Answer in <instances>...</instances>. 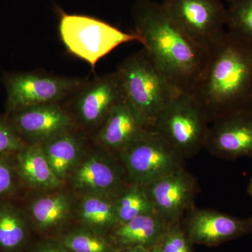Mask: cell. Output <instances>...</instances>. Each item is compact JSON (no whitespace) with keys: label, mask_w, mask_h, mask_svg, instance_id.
Listing matches in <instances>:
<instances>
[{"label":"cell","mask_w":252,"mask_h":252,"mask_svg":"<svg viewBox=\"0 0 252 252\" xmlns=\"http://www.w3.org/2000/svg\"><path fill=\"white\" fill-rule=\"evenodd\" d=\"M191 96L210 123L252 112V41L226 30L207 53Z\"/></svg>","instance_id":"cell-1"},{"label":"cell","mask_w":252,"mask_h":252,"mask_svg":"<svg viewBox=\"0 0 252 252\" xmlns=\"http://www.w3.org/2000/svg\"><path fill=\"white\" fill-rule=\"evenodd\" d=\"M132 17L144 49L179 94L191 95L205 69L207 53L180 29L161 2L137 0Z\"/></svg>","instance_id":"cell-2"},{"label":"cell","mask_w":252,"mask_h":252,"mask_svg":"<svg viewBox=\"0 0 252 252\" xmlns=\"http://www.w3.org/2000/svg\"><path fill=\"white\" fill-rule=\"evenodd\" d=\"M116 72L124 97L153 129L162 109L180 94L144 48L119 63Z\"/></svg>","instance_id":"cell-3"},{"label":"cell","mask_w":252,"mask_h":252,"mask_svg":"<svg viewBox=\"0 0 252 252\" xmlns=\"http://www.w3.org/2000/svg\"><path fill=\"white\" fill-rule=\"evenodd\" d=\"M59 34L68 52L85 61L93 69L99 60L121 44L140 42V36L135 32H125L102 20L86 15H61Z\"/></svg>","instance_id":"cell-4"},{"label":"cell","mask_w":252,"mask_h":252,"mask_svg":"<svg viewBox=\"0 0 252 252\" xmlns=\"http://www.w3.org/2000/svg\"><path fill=\"white\" fill-rule=\"evenodd\" d=\"M119 155L130 183L145 187L185 167V158L153 129L144 132Z\"/></svg>","instance_id":"cell-5"},{"label":"cell","mask_w":252,"mask_h":252,"mask_svg":"<svg viewBox=\"0 0 252 252\" xmlns=\"http://www.w3.org/2000/svg\"><path fill=\"white\" fill-rule=\"evenodd\" d=\"M209 124L191 95L179 94L160 113L153 130L184 157L190 158L205 147Z\"/></svg>","instance_id":"cell-6"},{"label":"cell","mask_w":252,"mask_h":252,"mask_svg":"<svg viewBox=\"0 0 252 252\" xmlns=\"http://www.w3.org/2000/svg\"><path fill=\"white\" fill-rule=\"evenodd\" d=\"M6 91L5 114L18 109L64 102L84 80L39 72H5L1 77Z\"/></svg>","instance_id":"cell-7"},{"label":"cell","mask_w":252,"mask_h":252,"mask_svg":"<svg viewBox=\"0 0 252 252\" xmlns=\"http://www.w3.org/2000/svg\"><path fill=\"white\" fill-rule=\"evenodd\" d=\"M161 3L180 29L206 53L226 31L227 8L222 0H162Z\"/></svg>","instance_id":"cell-8"},{"label":"cell","mask_w":252,"mask_h":252,"mask_svg":"<svg viewBox=\"0 0 252 252\" xmlns=\"http://www.w3.org/2000/svg\"><path fill=\"white\" fill-rule=\"evenodd\" d=\"M124 98L120 79L115 71L84 81L61 104L73 124L77 122L88 128L97 127L98 130L111 111Z\"/></svg>","instance_id":"cell-9"},{"label":"cell","mask_w":252,"mask_h":252,"mask_svg":"<svg viewBox=\"0 0 252 252\" xmlns=\"http://www.w3.org/2000/svg\"><path fill=\"white\" fill-rule=\"evenodd\" d=\"M182 228L192 244L217 246L252 232V220L192 207Z\"/></svg>","instance_id":"cell-10"},{"label":"cell","mask_w":252,"mask_h":252,"mask_svg":"<svg viewBox=\"0 0 252 252\" xmlns=\"http://www.w3.org/2000/svg\"><path fill=\"white\" fill-rule=\"evenodd\" d=\"M156 212L169 224L181 222L193 207L198 192L196 180L185 167L146 186Z\"/></svg>","instance_id":"cell-11"},{"label":"cell","mask_w":252,"mask_h":252,"mask_svg":"<svg viewBox=\"0 0 252 252\" xmlns=\"http://www.w3.org/2000/svg\"><path fill=\"white\" fill-rule=\"evenodd\" d=\"M6 114L23 142L31 145L44 143L74 126L60 103L31 106Z\"/></svg>","instance_id":"cell-12"},{"label":"cell","mask_w":252,"mask_h":252,"mask_svg":"<svg viewBox=\"0 0 252 252\" xmlns=\"http://www.w3.org/2000/svg\"><path fill=\"white\" fill-rule=\"evenodd\" d=\"M205 147L228 160L252 157V112L220 118L209 127Z\"/></svg>","instance_id":"cell-13"},{"label":"cell","mask_w":252,"mask_h":252,"mask_svg":"<svg viewBox=\"0 0 252 252\" xmlns=\"http://www.w3.org/2000/svg\"><path fill=\"white\" fill-rule=\"evenodd\" d=\"M149 129L145 121L124 97L109 113L95 139L103 148L119 154Z\"/></svg>","instance_id":"cell-14"},{"label":"cell","mask_w":252,"mask_h":252,"mask_svg":"<svg viewBox=\"0 0 252 252\" xmlns=\"http://www.w3.org/2000/svg\"><path fill=\"white\" fill-rule=\"evenodd\" d=\"M73 182L78 189L113 200L126 188L119 167L110 160L99 157L91 158L81 163L74 172Z\"/></svg>","instance_id":"cell-15"},{"label":"cell","mask_w":252,"mask_h":252,"mask_svg":"<svg viewBox=\"0 0 252 252\" xmlns=\"http://www.w3.org/2000/svg\"><path fill=\"white\" fill-rule=\"evenodd\" d=\"M169 225L157 213L141 215L112 229V242L120 248L148 250L158 245Z\"/></svg>","instance_id":"cell-16"},{"label":"cell","mask_w":252,"mask_h":252,"mask_svg":"<svg viewBox=\"0 0 252 252\" xmlns=\"http://www.w3.org/2000/svg\"><path fill=\"white\" fill-rule=\"evenodd\" d=\"M15 167L18 177L32 187L56 189L63 185L50 166L41 144L27 145L15 154Z\"/></svg>","instance_id":"cell-17"},{"label":"cell","mask_w":252,"mask_h":252,"mask_svg":"<svg viewBox=\"0 0 252 252\" xmlns=\"http://www.w3.org/2000/svg\"><path fill=\"white\" fill-rule=\"evenodd\" d=\"M74 126L40 144L50 166L61 180L75 165L82 148V138L74 132Z\"/></svg>","instance_id":"cell-18"},{"label":"cell","mask_w":252,"mask_h":252,"mask_svg":"<svg viewBox=\"0 0 252 252\" xmlns=\"http://www.w3.org/2000/svg\"><path fill=\"white\" fill-rule=\"evenodd\" d=\"M28 238V227L19 210L9 203H0V252H18Z\"/></svg>","instance_id":"cell-19"},{"label":"cell","mask_w":252,"mask_h":252,"mask_svg":"<svg viewBox=\"0 0 252 252\" xmlns=\"http://www.w3.org/2000/svg\"><path fill=\"white\" fill-rule=\"evenodd\" d=\"M114 206L119 224L141 215L157 213L145 186L138 184L130 183V186L126 187L114 199Z\"/></svg>","instance_id":"cell-20"},{"label":"cell","mask_w":252,"mask_h":252,"mask_svg":"<svg viewBox=\"0 0 252 252\" xmlns=\"http://www.w3.org/2000/svg\"><path fill=\"white\" fill-rule=\"evenodd\" d=\"M79 216L89 226L99 230H112L119 225L114 200L94 194L85 197L81 202Z\"/></svg>","instance_id":"cell-21"},{"label":"cell","mask_w":252,"mask_h":252,"mask_svg":"<svg viewBox=\"0 0 252 252\" xmlns=\"http://www.w3.org/2000/svg\"><path fill=\"white\" fill-rule=\"evenodd\" d=\"M69 210V200L61 194L36 199L30 206L32 219L38 227L43 229L61 224L67 218Z\"/></svg>","instance_id":"cell-22"},{"label":"cell","mask_w":252,"mask_h":252,"mask_svg":"<svg viewBox=\"0 0 252 252\" xmlns=\"http://www.w3.org/2000/svg\"><path fill=\"white\" fill-rule=\"evenodd\" d=\"M228 4L227 31L252 41V0H231Z\"/></svg>","instance_id":"cell-23"},{"label":"cell","mask_w":252,"mask_h":252,"mask_svg":"<svg viewBox=\"0 0 252 252\" xmlns=\"http://www.w3.org/2000/svg\"><path fill=\"white\" fill-rule=\"evenodd\" d=\"M61 243L70 252H114L117 250L110 240L84 230L69 233Z\"/></svg>","instance_id":"cell-24"},{"label":"cell","mask_w":252,"mask_h":252,"mask_svg":"<svg viewBox=\"0 0 252 252\" xmlns=\"http://www.w3.org/2000/svg\"><path fill=\"white\" fill-rule=\"evenodd\" d=\"M191 245L182 223L177 222L168 225L158 245L161 252H192Z\"/></svg>","instance_id":"cell-25"},{"label":"cell","mask_w":252,"mask_h":252,"mask_svg":"<svg viewBox=\"0 0 252 252\" xmlns=\"http://www.w3.org/2000/svg\"><path fill=\"white\" fill-rule=\"evenodd\" d=\"M27 144L18 135L7 114L0 117V155L15 154Z\"/></svg>","instance_id":"cell-26"},{"label":"cell","mask_w":252,"mask_h":252,"mask_svg":"<svg viewBox=\"0 0 252 252\" xmlns=\"http://www.w3.org/2000/svg\"><path fill=\"white\" fill-rule=\"evenodd\" d=\"M12 154L0 155V198L11 195L16 189V172L15 163L8 157Z\"/></svg>","instance_id":"cell-27"},{"label":"cell","mask_w":252,"mask_h":252,"mask_svg":"<svg viewBox=\"0 0 252 252\" xmlns=\"http://www.w3.org/2000/svg\"><path fill=\"white\" fill-rule=\"evenodd\" d=\"M33 252H70L61 243H46L36 248Z\"/></svg>","instance_id":"cell-28"},{"label":"cell","mask_w":252,"mask_h":252,"mask_svg":"<svg viewBox=\"0 0 252 252\" xmlns=\"http://www.w3.org/2000/svg\"><path fill=\"white\" fill-rule=\"evenodd\" d=\"M147 249L143 248H120L114 252H147Z\"/></svg>","instance_id":"cell-29"},{"label":"cell","mask_w":252,"mask_h":252,"mask_svg":"<svg viewBox=\"0 0 252 252\" xmlns=\"http://www.w3.org/2000/svg\"><path fill=\"white\" fill-rule=\"evenodd\" d=\"M147 252H160V248H159L158 245L154 247V248L148 249Z\"/></svg>","instance_id":"cell-30"},{"label":"cell","mask_w":252,"mask_h":252,"mask_svg":"<svg viewBox=\"0 0 252 252\" xmlns=\"http://www.w3.org/2000/svg\"><path fill=\"white\" fill-rule=\"evenodd\" d=\"M248 191L249 193H250V195L252 197V178L251 179V181H250V185H249ZM251 218L252 219V217Z\"/></svg>","instance_id":"cell-31"},{"label":"cell","mask_w":252,"mask_h":252,"mask_svg":"<svg viewBox=\"0 0 252 252\" xmlns=\"http://www.w3.org/2000/svg\"><path fill=\"white\" fill-rule=\"evenodd\" d=\"M222 1H223V2H227V3H228V2H230V1H231V0H222Z\"/></svg>","instance_id":"cell-32"},{"label":"cell","mask_w":252,"mask_h":252,"mask_svg":"<svg viewBox=\"0 0 252 252\" xmlns=\"http://www.w3.org/2000/svg\"></svg>","instance_id":"cell-33"}]
</instances>
